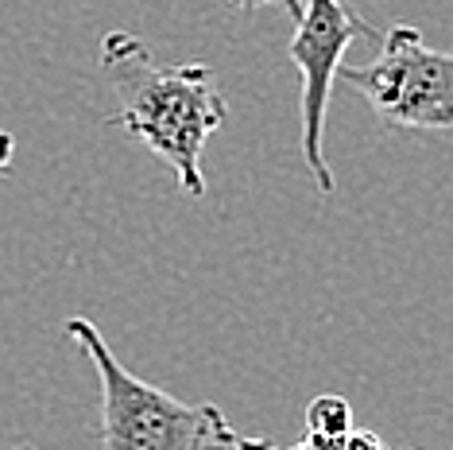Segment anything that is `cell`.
Segmentation results:
<instances>
[{
    "label": "cell",
    "instance_id": "6da1fadb",
    "mask_svg": "<svg viewBox=\"0 0 453 450\" xmlns=\"http://www.w3.org/2000/svg\"><path fill=\"white\" fill-rule=\"evenodd\" d=\"M97 63L120 101L109 125L125 128L132 140L156 151L190 198H205L202 151L229 117L213 66L159 63L132 32H109L101 39Z\"/></svg>",
    "mask_w": 453,
    "mask_h": 450
},
{
    "label": "cell",
    "instance_id": "7a4b0ae2",
    "mask_svg": "<svg viewBox=\"0 0 453 450\" xmlns=\"http://www.w3.org/2000/svg\"><path fill=\"white\" fill-rule=\"evenodd\" d=\"M66 338L94 361L101 376V446L109 450H218V446H272L244 438L213 404H182L171 392L132 376L89 319H66Z\"/></svg>",
    "mask_w": 453,
    "mask_h": 450
},
{
    "label": "cell",
    "instance_id": "3957f363",
    "mask_svg": "<svg viewBox=\"0 0 453 450\" xmlns=\"http://www.w3.org/2000/svg\"><path fill=\"white\" fill-rule=\"evenodd\" d=\"M353 94L372 105L380 125L453 132V50L422 43V32L399 24L380 39V58L337 70Z\"/></svg>",
    "mask_w": 453,
    "mask_h": 450
},
{
    "label": "cell",
    "instance_id": "277c9868",
    "mask_svg": "<svg viewBox=\"0 0 453 450\" xmlns=\"http://www.w3.org/2000/svg\"><path fill=\"white\" fill-rule=\"evenodd\" d=\"M353 39H376V27L360 19L349 0H306V8L295 16L291 35V63L303 74V159L314 187L326 194L337 190L334 171L326 159V117H329V89L337 81V70L345 63V50Z\"/></svg>",
    "mask_w": 453,
    "mask_h": 450
},
{
    "label": "cell",
    "instance_id": "5b68a950",
    "mask_svg": "<svg viewBox=\"0 0 453 450\" xmlns=\"http://www.w3.org/2000/svg\"><path fill=\"white\" fill-rule=\"evenodd\" d=\"M349 431H353V407L345 396L322 392L306 407V435L298 438L303 450H345Z\"/></svg>",
    "mask_w": 453,
    "mask_h": 450
},
{
    "label": "cell",
    "instance_id": "8992f818",
    "mask_svg": "<svg viewBox=\"0 0 453 450\" xmlns=\"http://www.w3.org/2000/svg\"><path fill=\"white\" fill-rule=\"evenodd\" d=\"M229 4L236 8H244V12H252V8H287L291 12V19L306 8V0H229Z\"/></svg>",
    "mask_w": 453,
    "mask_h": 450
},
{
    "label": "cell",
    "instance_id": "52a82bcc",
    "mask_svg": "<svg viewBox=\"0 0 453 450\" xmlns=\"http://www.w3.org/2000/svg\"><path fill=\"white\" fill-rule=\"evenodd\" d=\"M384 446V438H380L376 431H349V443H345V450H380Z\"/></svg>",
    "mask_w": 453,
    "mask_h": 450
},
{
    "label": "cell",
    "instance_id": "ba28073f",
    "mask_svg": "<svg viewBox=\"0 0 453 450\" xmlns=\"http://www.w3.org/2000/svg\"><path fill=\"white\" fill-rule=\"evenodd\" d=\"M12 156H16V136L0 128V175H8V171H12Z\"/></svg>",
    "mask_w": 453,
    "mask_h": 450
}]
</instances>
